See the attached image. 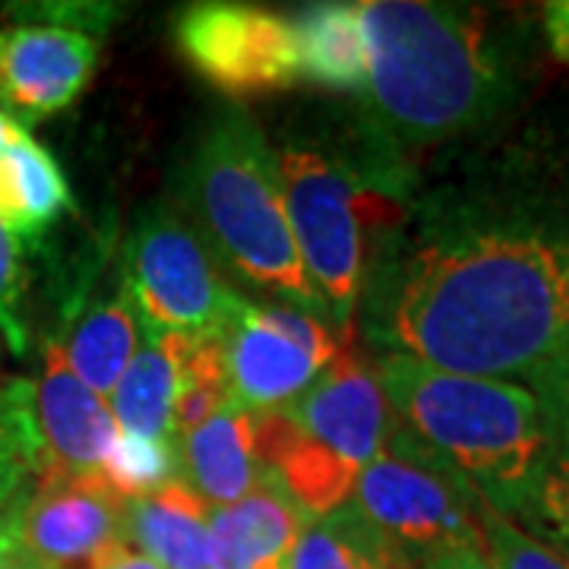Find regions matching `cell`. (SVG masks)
Returning <instances> with one entry per match:
<instances>
[{"label": "cell", "instance_id": "19", "mask_svg": "<svg viewBox=\"0 0 569 569\" xmlns=\"http://www.w3.org/2000/svg\"><path fill=\"white\" fill-rule=\"evenodd\" d=\"M142 332L146 342L130 358L118 387L111 389V415L121 433L174 443L171 406L178 389V365L162 332L149 326H142Z\"/></svg>", "mask_w": 569, "mask_h": 569}, {"label": "cell", "instance_id": "20", "mask_svg": "<svg viewBox=\"0 0 569 569\" xmlns=\"http://www.w3.org/2000/svg\"><path fill=\"white\" fill-rule=\"evenodd\" d=\"M137 326L140 313L130 288L123 284L114 298L92 305L63 346L67 365L96 396H108L118 387L121 373L137 355Z\"/></svg>", "mask_w": 569, "mask_h": 569}, {"label": "cell", "instance_id": "23", "mask_svg": "<svg viewBox=\"0 0 569 569\" xmlns=\"http://www.w3.org/2000/svg\"><path fill=\"white\" fill-rule=\"evenodd\" d=\"M32 380H0V512L13 507L39 471Z\"/></svg>", "mask_w": 569, "mask_h": 569}, {"label": "cell", "instance_id": "14", "mask_svg": "<svg viewBox=\"0 0 569 569\" xmlns=\"http://www.w3.org/2000/svg\"><path fill=\"white\" fill-rule=\"evenodd\" d=\"M307 516L272 481L209 509V569H282Z\"/></svg>", "mask_w": 569, "mask_h": 569}, {"label": "cell", "instance_id": "31", "mask_svg": "<svg viewBox=\"0 0 569 569\" xmlns=\"http://www.w3.org/2000/svg\"><path fill=\"white\" fill-rule=\"evenodd\" d=\"M17 503L7 512H0V569H20V557H17V545H13V509H17Z\"/></svg>", "mask_w": 569, "mask_h": 569}, {"label": "cell", "instance_id": "29", "mask_svg": "<svg viewBox=\"0 0 569 569\" xmlns=\"http://www.w3.org/2000/svg\"><path fill=\"white\" fill-rule=\"evenodd\" d=\"M418 569H490V563L481 545H459L427 557L418 563Z\"/></svg>", "mask_w": 569, "mask_h": 569}, {"label": "cell", "instance_id": "1", "mask_svg": "<svg viewBox=\"0 0 569 569\" xmlns=\"http://www.w3.org/2000/svg\"><path fill=\"white\" fill-rule=\"evenodd\" d=\"M361 291L387 355L526 380L569 355V222L497 206H433L389 241Z\"/></svg>", "mask_w": 569, "mask_h": 569}, {"label": "cell", "instance_id": "15", "mask_svg": "<svg viewBox=\"0 0 569 569\" xmlns=\"http://www.w3.org/2000/svg\"><path fill=\"white\" fill-rule=\"evenodd\" d=\"M181 481L206 507H228L257 488L263 468L257 459L253 411L228 406L203 427L174 440Z\"/></svg>", "mask_w": 569, "mask_h": 569}, {"label": "cell", "instance_id": "21", "mask_svg": "<svg viewBox=\"0 0 569 569\" xmlns=\"http://www.w3.org/2000/svg\"><path fill=\"white\" fill-rule=\"evenodd\" d=\"M282 569H415L399 550L387 545L361 519V512L342 503L329 516L307 519Z\"/></svg>", "mask_w": 569, "mask_h": 569}, {"label": "cell", "instance_id": "5", "mask_svg": "<svg viewBox=\"0 0 569 569\" xmlns=\"http://www.w3.org/2000/svg\"><path fill=\"white\" fill-rule=\"evenodd\" d=\"M253 430L266 481L317 519L351 500L358 475L387 449L396 411L351 346L301 399L253 415Z\"/></svg>", "mask_w": 569, "mask_h": 569}, {"label": "cell", "instance_id": "2", "mask_svg": "<svg viewBox=\"0 0 569 569\" xmlns=\"http://www.w3.org/2000/svg\"><path fill=\"white\" fill-rule=\"evenodd\" d=\"M365 114L387 149L415 152L456 140L500 114L512 73L488 13L433 0L361 3Z\"/></svg>", "mask_w": 569, "mask_h": 569}, {"label": "cell", "instance_id": "18", "mask_svg": "<svg viewBox=\"0 0 569 569\" xmlns=\"http://www.w3.org/2000/svg\"><path fill=\"white\" fill-rule=\"evenodd\" d=\"M70 209V187L54 156L22 133L0 152V219L17 238H39Z\"/></svg>", "mask_w": 569, "mask_h": 569}, {"label": "cell", "instance_id": "22", "mask_svg": "<svg viewBox=\"0 0 569 569\" xmlns=\"http://www.w3.org/2000/svg\"><path fill=\"white\" fill-rule=\"evenodd\" d=\"M162 336L178 365V389L171 406V427L178 440L181 433L203 427L231 406V392L224 377L222 336Z\"/></svg>", "mask_w": 569, "mask_h": 569}, {"label": "cell", "instance_id": "25", "mask_svg": "<svg viewBox=\"0 0 569 569\" xmlns=\"http://www.w3.org/2000/svg\"><path fill=\"white\" fill-rule=\"evenodd\" d=\"M516 526L569 560V443H557Z\"/></svg>", "mask_w": 569, "mask_h": 569}, {"label": "cell", "instance_id": "10", "mask_svg": "<svg viewBox=\"0 0 569 569\" xmlns=\"http://www.w3.org/2000/svg\"><path fill=\"white\" fill-rule=\"evenodd\" d=\"M20 569H104L123 548V500L104 481L44 478L13 509Z\"/></svg>", "mask_w": 569, "mask_h": 569}, {"label": "cell", "instance_id": "7", "mask_svg": "<svg viewBox=\"0 0 569 569\" xmlns=\"http://www.w3.org/2000/svg\"><path fill=\"white\" fill-rule=\"evenodd\" d=\"M348 503L415 569L440 550L481 545V500L402 427L358 475Z\"/></svg>", "mask_w": 569, "mask_h": 569}, {"label": "cell", "instance_id": "3", "mask_svg": "<svg viewBox=\"0 0 569 569\" xmlns=\"http://www.w3.org/2000/svg\"><path fill=\"white\" fill-rule=\"evenodd\" d=\"M377 377L408 433L481 503L516 522L557 447L541 399L526 383L452 373L402 355H387Z\"/></svg>", "mask_w": 569, "mask_h": 569}, {"label": "cell", "instance_id": "17", "mask_svg": "<svg viewBox=\"0 0 569 569\" xmlns=\"http://www.w3.org/2000/svg\"><path fill=\"white\" fill-rule=\"evenodd\" d=\"M301 80L332 92H365L367 48L361 3H313L295 20Z\"/></svg>", "mask_w": 569, "mask_h": 569}, {"label": "cell", "instance_id": "30", "mask_svg": "<svg viewBox=\"0 0 569 569\" xmlns=\"http://www.w3.org/2000/svg\"><path fill=\"white\" fill-rule=\"evenodd\" d=\"M545 32L550 51L569 67V0H553L545 7Z\"/></svg>", "mask_w": 569, "mask_h": 569}, {"label": "cell", "instance_id": "26", "mask_svg": "<svg viewBox=\"0 0 569 569\" xmlns=\"http://www.w3.org/2000/svg\"><path fill=\"white\" fill-rule=\"evenodd\" d=\"M478 529L490 569H569V560L560 550L538 541L488 503H478Z\"/></svg>", "mask_w": 569, "mask_h": 569}, {"label": "cell", "instance_id": "16", "mask_svg": "<svg viewBox=\"0 0 569 569\" xmlns=\"http://www.w3.org/2000/svg\"><path fill=\"white\" fill-rule=\"evenodd\" d=\"M209 509L183 481L123 500V538L159 569H209Z\"/></svg>", "mask_w": 569, "mask_h": 569}, {"label": "cell", "instance_id": "32", "mask_svg": "<svg viewBox=\"0 0 569 569\" xmlns=\"http://www.w3.org/2000/svg\"><path fill=\"white\" fill-rule=\"evenodd\" d=\"M104 569H159L149 557H142V553H137V550H130V548H123L111 563Z\"/></svg>", "mask_w": 569, "mask_h": 569}, {"label": "cell", "instance_id": "27", "mask_svg": "<svg viewBox=\"0 0 569 569\" xmlns=\"http://www.w3.org/2000/svg\"><path fill=\"white\" fill-rule=\"evenodd\" d=\"M22 291H26L22 244L0 219V339L13 355H26V348H29V326L22 317Z\"/></svg>", "mask_w": 569, "mask_h": 569}, {"label": "cell", "instance_id": "6", "mask_svg": "<svg viewBox=\"0 0 569 569\" xmlns=\"http://www.w3.org/2000/svg\"><path fill=\"white\" fill-rule=\"evenodd\" d=\"M276 159L284 212L307 279L323 298L329 326L342 339H355L367 231L370 224L387 222V193L367 187L348 164L310 146H284Z\"/></svg>", "mask_w": 569, "mask_h": 569}, {"label": "cell", "instance_id": "33", "mask_svg": "<svg viewBox=\"0 0 569 569\" xmlns=\"http://www.w3.org/2000/svg\"><path fill=\"white\" fill-rule=\"evenodd\" d=\"M22 133H26V130H22L20 123L13 121V118H7V114L0 111V152H3V149H7L10 142L20 140Z\"/></svg>", "mask_w": 569, "mask_h": 569}, {"label": "cell", "instance_id": "24", "mask_svg": "<svg viewBox=\"0 0 569 569\" xmlns=\"http://www.w3.org/2000/svg\"><path fill=\"white\" fill-rule=\"evenodd\" d=\"M174 468H178L174 443L118 433L104 456L102 478L121 500H140L171 485Z\"/></svg>", "mask_w": 569, "mask_h": 569}, {"label": "cell", "instance_id": "4", "mask_svg": "<svg viewBox=\"0 0 569 569\" xmlns=\"http://www.w3.org/2000/svg\"><path fill=\"white\" fill-rule=\"evenodd\" d=\"M183 203L216 263L326 320L288 224L279 159L247 111L224 108L206 123L183 164Z\"/></svg>", "mask_w": 569, "mask_h": 569}, {"label": "cell", "instance_id": "8", "mask_svg": "<svg viewBox=\"0 0 569 569\" xmlns=\"http://www.w3.org/2000/svg\"><path fill=\"white\" fill-rule=\"evenodd\" d=\"M123 284L140 323L171 336H222L244 301L193 224L164 203L146 209L133 228Z\"/></svg>", "mask_w": 569, "mask_h": 569}, {"label": "cell", "instance_id": "13", "mask_svg": "<svg viewBox=\"0 0 569 569\" xmlns=\"http://www.w3.org/2000/svg\"><path fill=\"white\" fill-rule=\"evenodd\" d=\"M222 351L231 406L253 415L301 399L323 373L305 348L282 336L250 301H241L222 332Z\"/></svg>", "mask_w": 569, "mask_h": 569}, {"label": "cell", "instance_id": "12", "mask_svg": "<svg viewBox=\"0 0 569 569\" xmlns=\"http://www.w3.org/2000/svg\"><path fill=\"white\" fill-rule=\"evenodd\" d=\"M99 67V41L77 26L0 29V104L36 123L77 102Z\"/></svg>", "mask_w": 569, "mask_h": 569}, {"label": "cell", "instance_id": "11", "mask_svg": "<svg viewBox=\"0 0 569 569\" xmlns=\"http://www.w3.org/2000/svg\"><path fill=\"white\" fill-rule=\"evenodd\" d=\"M32 408L41 449L36 481H104V456L121 427L102 396L70 370L61 342L44 348L41 377L32 383Z\"/></svg>", "mask_w": 569, "mask_h": 569}, {"label": "cell", "instance_id": "9", "mask_svg": "<svg viewBox=\"0 0 569 569\" xmlns=\"http://www.w3.org/2000/svg\"><path fill=\"white\" fill-rule=\"evenodd\" d=\"M187 63L228 96H260L301 80L295 20L250 3H193L174 22Z\"/></svg>", "mask_w": 569, "mask_h": 569}, {"label": "cell", "instance_id": "28", "mask_svg": "<svg viewBox=\"0 0 569 569\" xmlns=\"http://www.w3.org/2000/svg\"><path fill=\"white\" fill-rule=\"evenodd\" d=\"M526 387L541 399V406L548 411L550 427L557 443H569V355H563L557 365L541 370Z\"/></svg>", "mask_w": 569, "mask_h": 569}]
</instances>
